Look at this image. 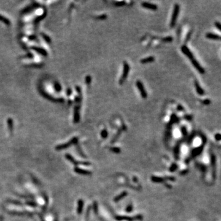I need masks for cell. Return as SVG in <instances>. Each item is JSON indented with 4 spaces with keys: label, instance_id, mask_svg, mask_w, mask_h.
<instances>
[{
    "label": "cell",
    "instance_id": "cell-10",
    "mask_svg": "<svg viewBox=\"0 0 221 221\" xmlns=\"http://www.w3.org/2000/svg\"><path fill=\"white\" fill-rule=\"evenodd\" d=\"M155 61V58H154L153 56H150V57H146V58H144L143 59H141L140 62L142 64H146L148 63H151Z\"/></svg>",
    "mask_w": 221,
    "mask_h": 221
},
{
    "label": "cell",
    "instance_id": "cell-16",
    "mask_svg": "<svg viewBox=\"0 0 221 221\" xmlns=\"http://www.w3.org/2000/svg\"><path fill=\"white\" fill-rule=\"evenodd\" d=\"M126 4L125 1H118V2H115V5L116 6H125Z\"/></svg>",
    "mask_w": 221,
    "mask_h": 221
},
{
    "label": "cell",
    "instance_id": "cell-3",
    "mask_svg": "<svg viewBox=\"0 0 221 221\" xmlns=\"http://www.w3.org/2000/svg\"><path fill=\"white\" fill-rule=\"evenodd\" d=\"M143 216L141 215H136L135 217H128L126 216H115V219L117 221H122L126 220L128 221H133L136 219H141Z\"/></svg>",
    "mask_w": 221,
    "mask_h": 221
},
{
    "label": "cell",
    "instance_id": "cell-17",
    "mask_svg": "<svg viewBox=\"0 0 221 221\" xmlns=\"http://www.w3.org/2000/svg\"><path fill=\"white\" fill-rule=\"evenodd\" d=\"M121 130H119V132H117V133L116 134V136H115V137L114 138L113 140H112V141H111V143H113L114 142V141H116V140H117V138H119V135H121Z\"/></svg>",
    "mask_w": 221,
    "mask_h": 221
},
{
    "label": "cell",
    "instance_id": "cell-25",
    "mask_svg": "<svg viewBox=\"0 0 221 221\" xmlns=\"http://www.w3.org/2000/svg\"><path fill=\"white\" fill-rule=\"evenodd\" d=\"M211 103V101L209 99H205V100L203 101V104H205V105H209V104Z\"/></svg>",
    "mask_w": 221,
    "mask_h": 221
},
{
    "label": "cell",
    "instance_id": "cell-26",
    "mask_svg": "<svg viewBox=\"0 0 221 221\" xmlns=\"http://www.w3.org/2000/svg\"><path fill=\"white\" fill-rule=\"evenodd\" d=\"M90 82H91V77H90V76H87L86 77V82L87 83V84H89Z\"/></svg>",
    "mask_w": 221,
    "mask_h": 221
},
{
    "label": "cell",
    "instance_id": "cell-4",
    "mask_svg": "<svg viewBox=\"0 0 221 221\" xmlns=\"http://www.w3.org/2000/svg\"><path fill=\"white\" fill-rule=\"evenodd\" d=\"M136 85L139 91H140V95H141V97L143 98H144V99L146 98L147 97V94L145 88H144L143 83L140 80H137L136 82Z\"/></svg>",
    "mask_w": 221,
    "mask_h": 221
},
{
    "label": "cell",
    "instance_id": "cell-29",
    "mask_svg": "<svg viewBox=\"0 0 221 221\" xmlns=\"http://www.w3.org/2000/svg\"><path fill=\"white\" fill-rule=\"evenodd\" d=\"M185 117H186V119H187V120H190L191 119V116H185Z\"/></svg>",
    "mask_w": 221,
    "mask_h": 221
},
{
    "label": "cell",
    "instance_id": "cell-27",
    "mask_svg": "<svg viewBox=\"0 0 221 221\" xmlns=\"http://www.w3.org/2000/svg\"><path fill=\"white\" fill-rule=\"evenodd\" d=\"M99 19H102V20H103V19H106L107 18V16L106 14H103V15H101V16L100 17H99Z\"/></svg>",
    "mask_w": 221,
    "mask_h": 221
},
{
    "label": "cell",
    "instance_id": "cell-18",
    "mask_svg": "<svg viewBox=\"0 0 221 221\" xmlns=\"http://www.w3.org/2000/svg\"><path fill=\"white\" fill-rule=\"evenodd\" d=\"M111 150L113 152L117 153V154H119V153H120V152H121V149L118 147H111Z\"/></svg>",
    "mask_w": 221,
    "mask_h": 221
},
{
    "label": "cell",
    "instance_id": "cell-28",
    "mask_svg": "<svg viewBox=\"0 0 221 221\" xmlns=\"http://www.w3.org/2000/svg\"><path fill=\"white\" fill-rule=\"evenodd\" d=\"M177 109H178L179 111H184V108L182 106L178 105V106H177Z\"/></svg>",
    "mask_w": 221,
    "mask_h": 221
},
{
    "label": "cell",
    "instance_id": "cell-14",
    "mask_svg": "<svg viewBox=\"0 0 221 221\" xmlns=\"http://www.w3.org/2000/svg\"><path fill=\"white\" fill-rule=\"evenodd\" d=\"M101 136L103 138H106L108 137V131H107L106 130H103V131H101Z\"/></svg>",
    "mask_w": 221,
    "mask_h": 221
},
{
    "label": "cell",
    "instance_id": "cell-13",
    "mask_svg": "<svg viewBox=\"0 0 221 221\" xmlns=\"http://www.w3.org/2000/svg\"><path fill=\"white\" fill-rule=\"evenodd\" d=\"M203 148V146H200L198 148H197V149H195V150H194V151H193V155L195 156V155H197L199 154H200L201 152L202 151Z\"/></svg>",
    "mask_w": 221,
    "mask_h": 221
},
{
    "label": "cell",
    "instance_id": "cell-19",
    "mask_svg": "<svg viewBox=\"0 0 221 221\" xmlns=\"http://www.w3.org/2000/svg\"><path fill=\"white\" fill-rule=\"evenodd\" d=\"M181 132H182V135H183L184 136H186V135H187V128H186L185 126H182V127H181Z\"/></svg>",
    "mask_w": 221,
    "mask_h": 221
},
{
    "label": "cell",
    "instance_id": "cell-11",
    "mask_svg": "<svg viewBox=\"0 0 221 221\" xmlns=\"http://www.w3.org/2000/svg\"><path fill=\"white\" fill-rule=\"evenodd\" d=\"M127 194H128V193L126 192V191L123 192L121 193L120 195H119L118 196H116V197L114 199V201L115 202H117V201H119V200H121V199H122V198H123L125 197L126 195H127Z\"/></svg>",
    "mask_w": 221,
    "mask_h": 221
},
{
    "label": "cell",
    "instance_id": "cell-20",
    "mask_svg": "<svg viewBox=\"0 0 221 221\" xmlns=\"http://www.w3.org/2000/svg\"><path fill=\"white\" fill-rule=\"evenodd\" d=\"M177 165H176L174 163V164H173L172 166H171L170 168V172H174V171L177 169Z\"/></svg>",
    "mask_w": 221,
    "mask_h": 221
},
{
    "label": "cell",
    "instance_id": "cell-12",
    "mask_svg": "<svg viewBox=\"0 0 221 221\" xmlns=\"http://www.w3.org/2000/svg\"><path fill=\"white\" fill-rule=\"evenodd\" d=\"M151 180L154 182H156V183H162V182H164L165 179L162 178V177H156V176H152Z\"/></svg>",
    "mask_w": 221,
    "mask_h": 221
},
{
    "label": "cell",
    "instance_id": "cell-22",
    "mask_svg": "<svg viewBox=\"0 0 221 221\" xmlns=\"http://www.w3.org/2000/svg\"><path fill=\"white\" fill-rule=\"evenodd\" d=\"M133 206L132 205H128L127 206V208H126V211L127 212V213H130V212H131V211L133 210Z\"/></svg>",
    "mask_w": 221,
    "mask_h": 221
},
{
    "label": "cell",
    "instance_id": "cell-7",
    "mask_svg": "<svg viewBox=\"0 0 221 221\" xmlns=\"http://www.w3.org/2000/svg\"><path fill=\"white\" fill-rule=\"evenodd\" d=\"M141 6L144 8L152 10V11H156L158 9V6L156 4L153 3H150L149 2H143L141 3Z\"/></svg>",
    "mask_w": 221,
    "mask_h": 221
},
{
    "label": "cell",
    "instance_id": "cell-8",
    "mask_svg": "<svg viewBox=\"0 0 221 221\" xmlns=\"http://www.w3.org/2000/svg\"><path fill=\"white\" fill-rule=\"evenodd\" d=\"M195 87V89H196V91L197 92L198 94L200 95H204L205 94V91H204L203 89L201 88V87L200 85V84L198 83V82L197 80H195V84H194Z\"/></svg>",
    "mask_w": 221,
    "mask_h": 221
},
{
    "label": "cell",
    "instance_id": "cell-23",
    "mask_svg": "<svg viewBox=\"0 0 221 221\" xmlns=\"http://www.w3.org/2000/svg\"><path fill=\"white\" fill-rule=\"evenodd\" d=\"M179 149V146L176 147V150H175V157H176V159H177V158H178Z\"/></svg>",
    "mask_w": 221,
    "mask_h": 221
},
{
    "label": "cell",
    "instance_id": "cell-15",
    "mask_svg": "<svg viewBox=\"0 0 221 221\" xmlns=\"http://www.w3.org/2000/svg\"><path fill=\"white\" fill-rule=\"evenodd\" d=\"M173 38L171 36H167L165 37V38H163L162 39V41L164 42H172L173 41Z\"/></svg>",
    "mask_w": 221,
    "mask_h": 221
},
{
    "label": "cell",
    "instance_id": "cell-2",
    "mask_svg": "<svg viewBox=\"0 0 221 221\" xmlns=\"http://www.w3.org/2000/svg\"><path fill=\"white\" fill-rule=\"evenodd\" d=\"M130 66H129L128 63L125 62L123 64V72H122V76H121V78L119 79V84L120 85H122V84L124 83V82L125 81V80L127 78L128 76L129 72H130Z\"/></svg>",
    "mask_w": 221,
    "mask_h": 221
},
{
    "label": "cell",
    "instance_id": "cell-6",
    "mask_svg": "<svg viewBox=\"0 0 221 221\" xmlns=\"http://www.w3.org/2000/svg\"><path fill=\"white\" fill-rule=\"evenodd\" d=\"M190 62H191L192 63L193 66L195 68V69H196V70H197V71H198L200 73H201V74L205 73V69H204L203 68L202 66L200 65V63H198V62L196 60H195V58H194V60H191Z\"/></svg>",
    "mask_w": 221,
    "mask_h": 221
},
{
    "label": "cell",
    "instance_id": "cell-5",
    "mask_svg": "<svg viewBox=\"0 0 221 221\" xmlns=\"http://www.w3.org/2000/svg\"><path fill=\"white\" fill-rule=\"evenodd\" d=\"M181 51L183 52L184 54L190 60V61L194 60V56L193 55V53L190 52V49L188 48V47H187L186 46L184 45L181 47Z\"/></svg>",
    "mask_w": 221,
    "mask_h": 221
},
{
    "label": "cell",
    "instance_id": "cell-21",
    "mask_svg": "<svg viewBox=\"0 0 221 221\" xmlns=\"http://www.w3.org/2000/svg\"><path fill=\"white\" fill-rule=\"evenodd\" d=\"M215 26L218 29L219 31H221V23L219 22H215Z\"/></svg>",
    "mask_w": 221,
    "mask_h": 221
},
{
    "label": "cell",
    "instance_id": "cell-1",
    "mask_svg": "<svg viewBox=\"0 0 221 221\" xmlns=\"http://www.w3.org/2000/svg\"><path fill=\"white\" fill-rule=\"evenodd\" d=\"M179 5L178 4H176L174 5V7L173 12V14H172V18H171L170 24L171 28H173L175 26V25H176V21H177V19L179 16Z\"/></svg>",
    "mask_w": 221,
    "mask_h": 221
},
{
    "label": "cell",
    "instance_id": "cell-9",
    "mask_svg": "<svg viewBox=\"0 0 221 221\" xmlns=\"http://www.w3.org/2000/svg\"><path fill=\"white\" fill-rule=\"evenodd\" d=\"M206 37L208 39H213V40H220V36L218 34H215V33H208L206 34Z\"/></svg>",
    "mask_w": 221,
    "mask_h": 221
},
{
    "label": "cell",
    "instance_id": "cell-24",
    "mask_svg": "<svg viewBox=\"0 0 221 221\" xmlns=\"http://www.w3.org/2000/svg\"><path fill=\"white\" fill-rule=\"evenodd\" d=\"M221 138V136L220 133H217L216 135H215V139L217 140V141H220Z\"/></svg>",
    "mask_w": 221,
    "mask_h": 221
}]
</instances>
